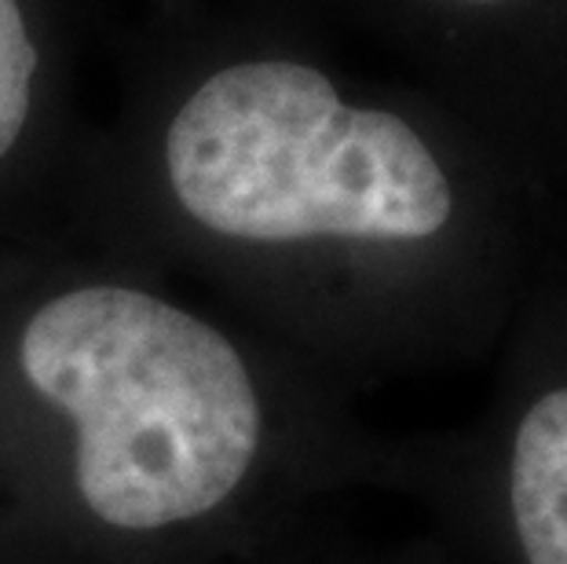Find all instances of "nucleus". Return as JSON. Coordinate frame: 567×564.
<instances>
[{"instance_id": "nucleus-1", "label": "nucleus", "mask_w": 567, "mask_h": 564, "mask_svg": "<svg viewBox=\"0 0 567 564\" xmlns=\"http://www.w3.org/2000/svg\"><path fill=\"white\" fill-rule=\"evenodd\" d=\"M30 386L78 429V491L125 532L195 521L260 451V396L238 348L165 297L78 286L19 338Z\"/></svg>"}, {"instance_id": "nucleus-2", "label": "nucleus", "mask_w": 567, "mask_h": 564, "mask_svg": "<svg viewBox=\"0 0 567 564\" xmlns=\"http://www.w3.org/2000/svg\"><path fill=\"white\" fill-rule=\"evenodd\" d=\"M179 209L257 246H425L457 221L436 147L392 111L348 103L297 59H235L202 78L165 132Z\"/></svg>"}, {"instance_id": "nucleus-3", "label": "nucleus", "mask_w": 567, "mask_h": 564, "mask_svg": "<svg viewBox=\"0 0 567 564\" xmlns=\"http://www.w3.org/2000/svg\"><path fill=\"white\" fill-rule=\"evenodd\" d=\"M480 476L502 561L567 564V305H553L516 352Z\"/></svg>"}, {"instance_id": "nucleus-4", "label": "nucleus", "mask_w": 567, "mask_h": 564, "mask_svg": "<svg viewBox=\"0 0 567 564\" xmlns=\"http://www.w3.org/2000/svg\"><path fill=\"white\" fill-rule=\"evenodd\" d=\"M38 41L22 0H0V162L27 132L38 81Z\"/></svg>"}, {"instance_id": "nucleus-5", "label": "nucleus", "mask_w": 567, "mask_h": 564, "mask_svg": "<svg viewBox=\"0 0 567 564\" xmlns=\"http://www.w3.org/2000/svg\"><path fill=\"white\" fill-rule=\"evenodd\" d=\"M462 4H498V0H462Z\"/></svg>"}]
</instances>
